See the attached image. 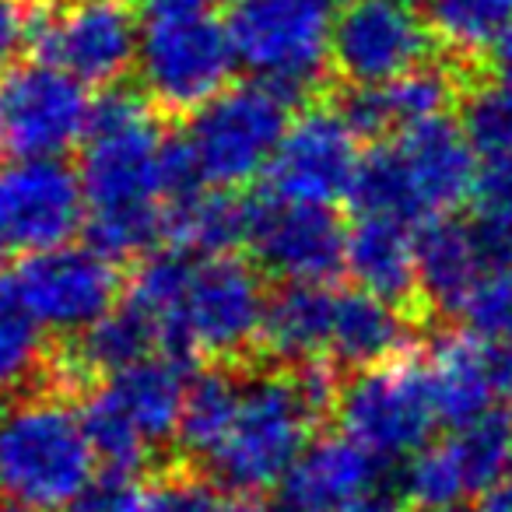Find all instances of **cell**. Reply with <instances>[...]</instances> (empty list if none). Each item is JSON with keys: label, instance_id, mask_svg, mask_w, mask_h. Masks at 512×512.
Returning a JSON list of instances; mask_svg holds the SVG:
<instances>
[{"label": "cell", "instance_id": "obj_11", "mask_svg": "<svg viewBox=\"0 0 512 512\" xmlns=\"http://www.w3.org/2000/svg\"><path fill=\"white\" fill-rule=\"evenodd\" d=\"M435 39L404 0H344L330 25L337 85H386L428 60Z\"/></svg>", "mask_w": 512, "mask_h": 512}, {"label": "cell", "instance_id": "obj_32", "mask_svg": "<svg viewBox=\"0 0 512 512\" xmlns=\"http://www.w3.org/2000/svg\"><path fill=\"white\" fill-rule=\"evenodd\" d=\"M39 0H0V71L15 64V57L32 46Z\"/></svg>", "mask_w": 512, "mask_h": 512}, {"label": "cell", "instance_id": "obj_21", "mask_svg": "<svg viewBox=\"0 0 512 512\" xmlns=\"http://www.w3.org/2000/svg\"><path fill=\"white\" fill-rule=\"evenodd\" d=\"M418 327L421 320L407 313L404 306H393L365 288H355V292L337 295L334 334H330L327 355L351 372L376 369V365L407 355Z\"/></svg>", "mask_w": 512, "mask_h": 512}, {"label": "cell", "instance_id": "obj_29", "mask_svg": "<svg viewBox=\"0 0 512 512\" xmlns=\"http://www.w3.org/2000/svg\"><path fill=\"white\" fill-rule=\"evenodd\" d=\"M400 488L407 502L418 505L421 512H449L474 495L460 453L449 439L439 446H421L407 463Z\"/></svg>", "mask_w": 512, "mask_h": 512}, {"label": "cell", "instance_id": "obj_6", "mask_svg": "<svg viewBox=\"0 0 512 512\" xmlns=\"http://www.w3.org/2000/svg\"><path fill=\"white\" fill-rule=\"evenodd\" d=\"M264 267L242 256H207L193 264L186 288L183 313H179L176 358L190 362L204 355L221 365H256L260 362V327L267 309Z\"/></svg>", "mask_w": 512, "mask_h": 512}, {"label": "cell", "instance_id": "obj_30", "mask_svg": "<svg viewBox=\"0 0 512 512\" xmlns=\"http://www.w3.org/2000/svg\"><path fill=\"white\" fill-rule=\"evenodd\" d=\"M74 512H162L158 470H151V474L106 470L102 477H92V484L81 491Z\"/></svg>", "mask_w": 512, "mask_h": 512}, {"label": "cell", "instance_id": "obj_35", "mask_svg": "<svg viewBox=\"0 0 512 512\" xmlns=\"http://www.w3.org/2000/svg\"><path fill=\"white\" fill-rule=\"evenodd\" d=\"M491 67H495V78L512 88V29L505 32L495 50H491Z\"/></svg>", "mask_w": 512, "mask_h": 512}, {"label": "cell", "instance_id": "obj_41", "mask_svg": "<svg viewBox=\"0 0 512 512\" xmlns=\"http://www.w3.org/2000/svg\"><path fill=\"white\" fill-rule=\"evenodd\" d=\"M404 4H411V0H404Z\"/></svg>", "mask_w": 512, "mask_h": 512}, {"label": "cell", "instance_id": "obj_37", "mask_svg": "<svg viewBox=\"0 0 512 512\" xmlns=\"http://www.w3.org/2000/svg\"><path fill=\"white\" fill-rule=\"evenodd\" d=\"M148 11H207L211 0H144Z\"/></svg>", "mask_w": 512, "mask_h": 512}, {"label": "cell", "instance_id": "obj_10", "mask_svg": "<svg viewBox=\"0 0 512 512\" xmlns=\"http://www.w3.org/2000/svg\"><path fill=\"white\" fill-rule=\"evenodd\" d=\"M32 50L85 85H120L141 53L137 0H43Z\"/></svg>", "mask_w": 512, "mask_h": 512}, {"label": "cell", "instance_id": "obj_39", "mask_svg": "<svg viewBox=\"0 0 512 512\" xmlns=\"http://www.w3.org/2000/svg\"><path fill=\"white\" fill-rule=\"evenodd\" d=\"M0 512H53V509H39V505H25V502H4L0 505Z\"/></svg>", "mask_w": 512, "mask_h": 512}, {"label": "cell", "instance_id": "obj_25", "mask_svg": "<svg viewBox=\"0 0 512 512\" xmlns=\"http://www.w3.org/2000/svg\"><path fill=\"white\" fill-rule=\"evenodd\" d=\"M249 369V365H246ZM239 365L207 362V369H197L186 386L183 414H179L176 432V460L193 463L204 470V463L214 456L221 439L228 435V425L235 418L242 393V372Z\"/></svg>", "mask_w": 512, "mask_h": 512}, {"label": "cell", "instance_id": "obj_38", "mask_svg": "<svg viewBox=\"0 0 512 512\" xmlns=\"http://www.w3.org/2000/svg\"><path fill=\"white\" fill-rule=\"evenodd\" d=\"M221 512H288L285 505H271V502H260V498H242V502H232V505H225Z\"/></svg>", "mask_w": 512, "mask_h": 512}, {"label": "cell", "instance_id": "obj_16", "mask_svg": "<svg viewBox=\"0 0 512 512\" xmlns=\"http://www.w3.org/2000/svg\"><path fill=\"white\" fill-rule=\"evenodd\" d=\"M85 186L81 172L57 158H29L0 172V221L8 249L64 246L85 225Z\"/></svg>", "mask_w": 512, "mask_h": 512}, {"label": "cell", "instance_id": "obj_3", "mask_svg": "<svg viewBox=\"0 0 512 512\" xmlns=\"http://www.w3.org/2000/svg\"><path fill=\"white\" fill-rule=\"evenodd\" d=\"M95 446L74 393L57 386L15 393L0 411V495L64 509L92 484Z\"/></svg>", "mask_w": 512, "mask_h": 512}, {"label": "cell", "instance_id": "obj_36", "mask_svg": "<svg viewBox=\"0 0 512 512\" xmlns=\"http://www.w3.org/2000/svg\"><path fill=\"white\" fill-rule=\"evenodd\" d=\"M337 512H397V505H393L390 498H383V495H362V498H355V502H348L344 509H337Z\"/></svg>", "mask_w": 512, "mask_h": 512}, {"label": "cell", "instance_id": "obj_23", "mask_svg": "<svg viewBox=\"0 0 512 512\" xmlns=\"http://www.w3.org/2000/svg\"><path fill=\"white\" fill-rule=\"evenodd\" d=\"M428 379H432L439 421L460 428L491 411V397H495L491 355L477 330L474 334L453 330L439 337V344L432 348V362H428Z\"/></svg>", "mask_w": 512, "mask_h": 512}, {"label": "cell", "instance_id": "obj_27", "mask_svg": "<svg viewBox=\"0 0 512 512\" xmlns=\"http://www.w3.org/2000/svg\"><path fill=\"white\" fill-rule=\"evenodd\" d=\"M425 18L435 46L470 71L512 29V0H428Z\"/></svg>", "mask_w": 512, "mask_h": 512}, {"label": "cell", "instance_id": "obj_20", "mask_svg": "<svg viewBox=\"0 0 512 512\" xmlns=\"http://www.w3.org/2000/svg\"><path fill=\"white\" fill-rule=\"evenodd\" d=\"M190 365L186 358L176 355H158V358H141L130 369L116 372L109 379H99L102 390L113 397V404L123 411V418L148 439V446L158 456L176 442L179 432V414H183L186 386H190ZM165 463H172L169 456H162Z\"/></svg>", "mask_w": 512, "mask_h": 512}, {"label": "cell", "instance_id": "obj_9", "mask_svg": "<svg viewBox=\"0 0 512 512\" xmlns=\"http://www.w3.org/2000/svg\"><path fill=\"white\" fill-rule=\"evenodd\" d=\"M334 414L344 435L383 460L418 453L439 421L428 365L400 355L376 369L351 372L341 383Z\"/></svg>", "mask_w": 512, "mask_h": 512}, {"label": "cell", "instance_id": "obj_34", "mask_svg": "<svg viewBox=\"0 0 512 512\" xmlns=\"http://www.w3.org/2000/svg\"><path fill=\"white\" fill-rule=\"evenodd\" d=\"M488 355H491V383H495V397L512 411V337L488 344Z\"/></svg>", "mask_w": 512, "mask_h": 512}, {"label": "cell", "instance_id": "obj_18", "mask_svg": "<svg viewBox=\"0 0 512 512\" xmlns=\"http://www.w3.org/2000/svg\"><path fill=\"white\" fill-rule=\"evenodd\" d=\"M376 481V453L351 435H320L281 477V505L288 512H337L369 495Z\"/></svg>", "mask_w": 512, "mask_h": 512}, {"label": "cell", "instance_id": "obj_17", "mask_svg": "<svg viewBox=\"0 0 512 512\" xmlns=\"http://www.w3.org/2000/svg\"><path fill=\"white\" fill-rule=\"evenodd\" d=\"M390 148L397 155L400 176H404L411 221L439 218V214L456 211L467 197H474L477 151L446 116L400 130Z\"/></svg>", "mask_w": 512, "mask_h": 512}, {"label": "cell", "instance_id": "obj_14", "mask_svg": "<svg viewBox=\"0 0 512 512\" xmlns=\"http://www.w3.org/2000/svg\"><path fill=\"white\" fill-rule=\"evenodd\" d=\"M358 141L341 109L327 99H313L288 127L267 179L271 193L306 204H337L351 193L358 172Z\"/></svg>", "mask_w": 512, "mask_h": 512}, {"label": "cell", "instance_id": "obj_15", "mask_svg": "<svg viewBox=\"0 0 512 512\" xmlns=\"http://www.w3.org/2000/svg\"><path fill=\"white\" fill-rule=\"evenodd\" d=\"M249 249L264 274L327 285L348 271V228L327 204L267 197L253 200Z\"/></svg>", "mask_w": 512, "mask_h": 512}, {"label": "cell", "instance_id": "obj_13", "mask_svg": "<svg viewBox=\"0 0 512 512\" xmlns=\"http://www.w3.org/2000/svg\"><path fill=\"white\" fill-rule=\"evenodd\" d=\"M505 264H512V225L456 221L449 214L421 221L418 285L425 320L463 316L481 281Z\"/></svg>", "mask_w": 512, "mask_h": 512}, {"label": "cell", "instance_id": "obj_33", "mask_svg": "<svg viewBox=\"0 0 512 512\" xmlns=\"http://www.w3.org/2000/svg\"><path fill=\"white\" fill-rule=\"evenodd\" d=\"M463 512H512V456L502 470L495 474V481L488 488H481L474 495V502Z\"/></svg>", "mask_w": 512, "mask_h": 512}, {"label": "cell", "instance_id": "obj_26", "mask_svg": "<svg viewBox=\"0 0 512 512\" xmlns=\"http://www.w3.org/2000/svg\"><path fill=\"white\" fill-rule=\"evenodd\" d=\"M43 330L18 288L15 271H0V393L50 386L57 344H46Z\"/></svg>", "mask_w": 512, "mask_h": 512}, {"label": "cell", "instance_id": "obj_31", "mask_svg": "<svg viewBox=\"0 0 512 512\" xmlns=\"http://www.w3.org/2000/svg\"><path fill=\"white\" fill-rule=\"evenodd\" d=\"M467 323L484 337L505 341L512 337V264L491 271L463 309Z\"/></svg>", "mask_w": 512, "mask_h": 512}, {"label": "cell", "instance_id": "obj_8", "mask_svg": "<svg viewBox=\"0 0 512 512\" xmlns=\"http://www.w3.org/2000/svg\"><path fill=\"white\" fill-rule=\"evenodd\" d=\"M92 106L85 81L71 71L36 60L0 71V158L29 162L57 158L88 137Z\"/></svg>", "mask_w": 512, "mask_h": 512}, {"label": "cell", "instance_id": "obj_4", "mask_svg": "<svg viewBox=\"0 0 512 512\" xmlns=\"http://www.w3.org/2000/svg\"><path fill=\"white\" fill-rule=\"evenodd\" d=\"M299 102L271 81L228 85L211 102L193 109L186 144L207 186L242 190L271 169Z\"/></svg>", "mask_w": 512, "mask_h": 512}, {"label": "cell", "instance_id": "obj_1", "mask_svg": "<svg viewBox=\"0 0 512 512\" xmlns=\"http://www.w3.org/2000/svg\"><path fill=\"white\" fill-rule=\"evenodd\" d=\"M158 106L137 88L109 85L92 106L81 155L88 246L113 260L144 256L165 239V176Z\"/></svg>", "mask_w": 512, "mask_h": 512}, {"label": "cell", "instance_id": "obj_22", "mask_svg": "<svg viewBox=\"0 0 512 512\" xmlns=\"http://www.w3.org/2000/svg\"><path fill=\"white\" fill-rule=\"evenodd\" d=\"M337 295L313 281H285L271 292L260 327V362L302 365L330 351Z\"/></svg>", "mask_w": 512, "mask_h": 512}, {"label": "cell", "instance_id": "obj_28", "mask_svg": "<svg viewBox=\"0 0 512 512\" xmlns=\"http://www.w3.org/2000/svg\"><path fill=\"white\" fill-rule=\"evenodd\" d=\"M456 106L463 137L484 162L512 158V88L505 81H467Z\"/></svg>", "mask_w": 512, "mask_h": 512}, {"label": "cell", "instance_id": "obj_2", "mask_svg": "<svg viewBox=\"0 0 512 512\" xmlns=\"http://www.w3.org/2000/svg\"><path fill=\"white\" fill-rule=\"evenodd\" d=\"M320 421H327V414L309 397L292 365H249L228 435L204 463V474L235 495L278 488Z\"/></svg>", "mask_w": 512, "mask_h": 512}, {"label": "cell", "instance_id": "obj_19", "mask_svg": "<svg viewBox=\"0 0 512 512\" xmlns=\"http://www.w3.org/2000/svg\"><path fill=\"white\" fill-rule=\"evenodd\" d=\"M348 278L428 323L418 285V235L407 232V221L358 214L348 228Z\"/></svg>", "mask_w": 512, "mask_h": 512}, {"label": "cell", "instance_id": "obj_24", "mask_svg": "<svg viewBox=\"0 0 512 512\" xmlns=\"http://www.w3.org/2000/svg\"><path fill=\"white\" fill-rule=\"evenodd\" d=\"M253 228V200L239 197V190L190 193L183 200L165 204V239L186 253L225 256L249 246Z\"/></svg>", "mask_w": 512, "mask_h": 512}, {"label": "cell", "instance_id": "obj_40", "mask_svg": "<svg viewBox=\"0 0 512 512\" xmlns=\"http://www.w3.org/2000/svg\"><path fill=\"white\" fill-rule=\"evenodd\" d=\"M8 249V239H4V221H0V253Z\"/></svg>", "mask_w": 512, "mask_h": 512}, {"label": "cell", "instance_id": "obj_7", "mask_svg": "<svg viewBox=\"0 0 512 512\" xmlns=\"http://www.w3.org/2000/svg\"><path fill=\"white\" fill-rule=\"evenodd\" d=\"M228 25L207 11H148L137 53L141 92L158 113H193L225 92L235 71Z\"/></svg>", "mask_w": 512, "mask_h": 512}, {"label": "cell", "instance_id": "obj_5", "mask_svg": "<svg viewBox=\"0 0 512 512\" xmlns=\"http://www.w3.org/2000/svg\"><path fill=\"white\" fill-rule=\"evenodd\" d=\"M235 60L295 102L320 95L330 60V0H235L228 11Z\"/></svg>", "mask_w": 512, "mask_h": 512}, {"label": "cell", "instance_id": "obj_12", "mask_svg": "<svg viewBox=\"0 0 512 512\" xmlns=\"http://www.w3.org/2000/svg\"><path fill=\"white\" fill-rule=\"evenodd\" d=\"M18 288L53 334H81L95 320L116 309L123 292L120 267L95 246H50L36 249L15 267Z\"/></svg>", "mask_w": 512, "mask_h": 512}]
</instances>
